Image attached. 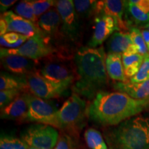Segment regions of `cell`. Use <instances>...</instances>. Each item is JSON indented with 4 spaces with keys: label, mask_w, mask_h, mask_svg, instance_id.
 Instances as JSON below:
<instances>
[{
    "label": "cell",
    "mask_w": 149,
    "mask_h": 149,
    "mask_svg": "<svg viewBox=\"0 0 149 149\" xmlns=\"http://www.w3.org/2000/svg\"><path fill=\"white\" fill-rule=\"evenodd\" d=\"M149 108V98L135 100L120 92L98 93L87 107V117L102 126H116Z\"/></svg>",
    "instance_id": "cell-1"
},
{
    "label": "cell",
    "mask_w": 149,
    "mask_h": 149,
    "mask_svg": "<svg viewBox=\"0 0 149 149\" xmlns=\"http://www.w3.org/2000/svg\"><path fill=\"white\" fill-rule=\"evenodd\" d=\"M106 55L103 47H80L74 54L77 79L72 89L74 93L93 100L108 85Z\"/></svg>",
    "instance_id": "cell-2"
},
{
    "label": "cell",
    "mask_w": 149,
    "mask_h": 149,
    "mask_svg": "<svg viewBox=\"0 0 149 149\" xmlns=\"http://www.w3.org/2000/svg\"><path fill=\"white\" fill-rule=\"evenodd\" d=\"M109 149H149V116L128 119L105 132Z\"/></svg>",
    "instance_id": "cell-3"
},
{
    "label": "cell",
    "mask_w": 149,
    "mask_h": 149,
    "mask_svg": "<svg viewBox=\"0 0 149 149\" xmlns=\"http://www.w3.org/2000/svg\"><path fill=\"white\" fill-rule=\"evenodd\" d=\"M86 111L85 100L79 95L73 93L57 111L51 126L78 137L79 131L84 126Z\"/></svg>",
    "instance_id": "cell-4"
},
{
    "label": "cell",
    "mask_w": 149,
    "mask_h": 149,
    "mask_svg": "<svg viewBox=\"0 0 149 149\" xmlns=\"http://www.w3.org/2000/svg\"><path fill=\"white\" fill-rule=\"evenodd\" d=\"M59 136V132L55 128L44 124L28 126L21 134L22 139L28 146L37 149H53Z\"/></svg>",
    "instance_id": "cell-5"
},
{
    "label": "cell",
    "mask_w": 149,
    "mask_h": 149,
    "mask_svg": "<svg viewBox=\"0 0 149 149\" xmlns=\"http://www.w3.org/2000/svg\"><path fill=\"white\" fill-rule=\"evenodd\" d=\"M28 111L22 122H35L51 126L58 110L53 102L40 98L30 93H26Z\"/></svg>",
    "instance_id": "cell-6"
},
{
    "label": "cell",
    "mask_w": 149,
    "mask_h": 149,
    "mask_svg": "<svg viewBox=\"0 0 149 149\" xmlns=\"http://www.w3.org/2000/svg\"><path fill=\"white\" fill-rule=\"evenodd\" d=\"M55 52L51 44L46 42L40 34L31 37L19 48L15 49L1 48V57L7 55H17L37 61L50 56Z\"/></svg>",
    "instance_id": "cell-7"
},
{
    "label": "cell",
    "mask_w": 149,
    "mask_h": 149,
    "mask_svg": "<svg viewBox=\"0 0 149 149\" xmlns=\"http://www.w3.org/2000/svg\"><path fill=\"white\" fill-rule=\"evenodd\" d=\"M43 77L57 85L69 88L76 81L77 73L69 64L64 61L53 60L48 61L37 70Z\"/></svg>",
    "instance_id": "cell-8"
},
{
    "label": "cell",
    "mask_w": 149,
    "mask_h": 149,
    "mask_svg": "<svg viewBox=\"0 0 149 149\" xmlns=\"http://www.w3.org/2000/svg\"><path fill=\"white\" fill-rule=\"evenodd\" d=\"M55 8L61 20V33L67 39L76 42L80 37L79 17L74 9L73 1H56Z\"/></svg>",
    "instance_id": "cell-9"
},
{
    "label": "cell",
    "mask_w": 149,
    "mask_h": 149,
    "mask_svg": "<svg viewBox=\"0 0 149 149\" xmlns=\"http://www.w3.org/2000/svg\"><path fill=\"white\" fill-rule=\"evenodd\" d=\"M27 92L44 100L60 97L68 88L57 85L43 77L37 71L25 75Z\"/></svg>",
    "instance_id": "cell-10"
},
{
    "label": "cell",
    "mask_w": 149,
    "mask_h": 149,
    "mask_svg": "<svg viewBox=\"0 0 149 149\" xmlns=\"http://www.w3.org/2000/svg\"><path fill=\"white\" fill-rule=\"evenodd\" d=\"M37 26L41 36L50 44L51 41L62 35L61 17L56 8H52L41 16L38 19Z\"/></svg>",
    "instance_id": "cell-11"
},
{
    "label": "cell",
    "mask_w": 149,
    "mask_h": 149,
    "mask_svg": "<svg viewBox=\"0 0 149 149\" xmlns=\"http://www.w3.org/2000/svg\"><path fill=\"white\" fill-rule=\"evenodd\" d=\"M117 31L115 20L111 17L100 15L95 17L94 31L88 46L97 48Z\"/></svg>",
    "instance_id": "cell-12"
},
{
    "label": "cell",
    "mask_w": 149,
    "mask_h": 149,
    "mask_svg": "<svg viewBox=\"0 0 149 149\" xmlns=\"http://www.w3.org/2000/svg\"><path fill=\"white\" fill-rule=\"evenodd\" d=\"M1 16L7 23L8 32L19 33L29 38L40 34L36 24L22 17L12 10L6 11Z\"/></svg>",
    "instance_id": "cell-13"
},
{
    "label": "cell",
    "mask_w": 149,
    "mask_h": 149,
    "mask_svg": "<svg viewBox=\"0 0 149 149\" xmlns=\"http://www.w3.org/2000/svg\"><path fill=\"white\" fill-rule=\"evenodd\" d=\"M1 64L8 71L19 76H25L36 70L37 61L17 55L1 57Z\"/></svg>",
    "instance_id": "cell-14"
},
{
    "label": "cell",
    "mask_w": 149,
    "mask_h": 149,
    "mask_svg": "<svg viewBox=\"0 0 149 149\" xmlns=\"http://www.w3.org/2000/svg\"><path fill=\"white\" fill-rule=\"evenodd\" d=\"M126 6V1L107 0L104 1V6L102 13V15L111 17L115 20L117 31L122 32L129 30L124 20Z\"/></svg>",
    "instance_id": "cell-15"
},
{
    "label": "cell",
    "mask_w": 149,
    "mask_h": 149,
    "mask_svg": "<svg viewBox=\"0 0 149 149\" xmlns=\"http://www.w3.org/2000/svg\"><path fill=\"white\" fill-rule=\"evenodd\" d=\"M28 111L26 93H22L15 100L1 110V118L21 122Z\"/></svg>",
    "instance_id": "cell-16"
},
{
    "label": "cell",
    "mask_w": 149,
    "mask_h": 149,
    "mask_svg": "<svg viewBox=\"0 0 149 149\" xmlns=\"http://www.w3.org/2000/svg\"><path fill=\"white\" fill-rule=\"evenodd\" d=\"M113 88L118 92L123 93L135 100H144L149 98V79L141 83H131L130 81L113 84Z\"/></svg>",
    "instance_id": "cell-17"
},
{
    "label": "cell",
    "mask_w": 149,
    "mask_h": 149,
    "mask_svg": "<svg viewBox=\"0 0 149 149\" xmlns=\"http://www.w3.org/2000/svg\"><path fill=\"white\" fill-rule=\"evenodd\" d=\"M105 64L107 74L111 79L120 82L128 81L124 73L121 54L109 53L106 57Z\"/></svg>",
    "instance_id": "cell-18"
},
{
    "label": "cell",
    "mask_w": 149,
    "mask_h": 149,
    "mask_svg": "<svg viewBox=\"0 0 149 149\" xmlns=\"http://www.w3.org/2000/svg\"><path fill=\"white\" fill-rule=\"evenodd\" d=\"M133 45L129 32L115 31L109 38L107 46L109 53H117L122 55L128 48Z\"/></svg>",
    "instance_id": "cell-19"
},
{
    "label": "cell",
    "mask_w": 149,
    "mask_h": 149,
    "mask_svg": "<svg viewBox=\"0 0 149 149\" xmlns=\"http://www.w3.org/2000/svg\"><path fill=\"white\" fill-rule=\"evenodd\" d=\"M124 20L129 30L131 28H137V26L143 28L149 23V15L130 1H126Z\"/></svg>",
    "instance_id": "cell-20"
},
{
    "label": "cell",
    "mask_w": 149,
    "mask_h": 149,
    "mask_svg": "<svg viewBox=\"0 0 149 149\" xmlns=\"http://www.w3.org/2000/svg\"><path fill=\"white\" fill-rule=\"evenodd\" d=\"M0 90H19L23 93H28L25 76H19L1 72Z\"/></svg>",
    "instance_id": "cell-21"
},
{
    "label": "cell",
    "mask_w": 149,
    "mask_h": 149,
    "mask_svg": "<svg viewBox=\"0 0 149 149\" xmlns=\"http://www.w3.org/2000/svg\"><path fill=\"white\" fill-rule=\"evenodd\" d=\"M124 73L127 79H131L139 72L144 59V56L137 53L131 55H122Z\"/></svg>",
    "instance_id": "cell-22"
},
{
    "label": "cell",
    "mask_w": 149,
    "mask_h": 149,
    "mask_svg": "<svg viewBox=\"0 0 149 149\" xmlns=\"http://www.w3.org/2000/svg\"><path fill=\"white\" fill-rule=\"evenodd\" d=\"M84 139L90 149H108L101 133L95 128H90L86 130Z\"/></svg>",
    "instance_id": "cell-23"
},
{
    "label": "cell",
    "mask_w": 149,
    "mask_h": 149,
    "mask_svg": "<svg viewBox=\"0 0 149 149\" xmlns=\"http://www.w3.org/2000/svg\"><path fill=\"white\" fill-rule=\"evenodd\" d=\"M97 2L94 0H74L73 4L79 17L86 19L95 15Z\"/></svg>",
    "instance_id": "cell-24"
},
{
    "label": "cell",
    "mask_w": 149,
    "mask_h": 149,
    "mask_svg": "<svg viewBox=\"0 0 149 149\" xmlns=\"http://www.w3.org/2000/svg\"><path fill=\"white\" fill-rule=\"evenodd\" d=\"M29 146L22 139L15 136L1 135L0 149H28Z\"/></svg>",
    "instance_id": "cell-25"
},
{
    "label": "cell",
    "mask_w": 149,
    "mask_h": 149,
    "mask_svg": "<svg viewBox=\"0 0 149 149\" xmlns=\"http://www.w3.org/2000/svg\"><path fill=\"white\" fill-rule=\"evenodd\" d=\"M129 33L131 36L132 40H133V44L137 48L138 53L144 57L148 55L149 52L148 48L145 43L141 30L139 28H131L129 30Z\"/></svg>",
    "instance_id": "cell-26"
},
{
    "label": "cell",
    "mask_w": 149,
    "mask_h": 149,
    "mask_svg": "<svg viewBox=\"0 0 149 149\" xmlns=\"http://www.w3.org/2000/svg\"><path fill=\"white\" fill-rule=\"evenodd\" d=\"M14 11L15 13L22 17L37 24L38 18L35 15L33 8L28 1H22L18 3L14 8Z\"/></svg>",
    "instance_id": "cell-27"
},
{
    "label": "cell",
    "mask_w": 149,
    "mask_h": 149,
    "mask_svg": "<svg viewBox=\"0 0 149 149\" xmlns=\"http://www.w3.org/2000/svg\"><path fill=\"white\" fill-rule=\"evenodd\" d=\"M34 11L37 18L46 13L47 11L56 5V1L52 0H40V1H28Z\"/></svg>",
    "instance_id": "cell-28"
},
{
    "label": "cell",
    "mask_w": 149,
    "mask_h": 149,
    "mask_svg": "<svg viewBox=\"0 0 149 149\" xmlns=\"http://www.w3.org/2000/svg\"><path fill=\"white\" fill-rule=\"evenodd\" d=\"M75 137L66 132L61 131L58 141L54 149H76L77 141Z\"/></svg>",
    "instance_id": "cell-29"
},
{
    "label": "cell",
    "mask_w": 149,
    "mask_h": 149,
    "mask_svg": "<svg viewBox=\"0 0 149 149\" xmlns=\"http://www.w3.org/2000/svg\"><path fill=\"white\" fill-rule=\"evenodd\" d=\"M148 79H149V54L145 56L139 72L130 79V81L131 83H141Z\"/></svg>",
    "instance_id": "cell-30"
},
{
    "label": "cell",
    "mask_w": 149,
    "mask_h": 149,
    "mask_svg": "<svg viewBox=\"0 0 149 149\" xmlns=\"http://www.w3.org/2000/svg\"><path fill=\"white\" fill-rule=\"evenodd\" d=\"M23 93L19 90H6L0 92V107L1 110L8 106Z\"/></svg>",
    "instance_id": "cell-31"
},
{
    "label": "cell",
    "mask_w": 149,
    "mask_h": 149,
    "mask_svg": "<svg viewBox=\"0 0 149 149\" xmlns=\"http://www.w3.org/2000/svg\"><path fill=\"white\" fill-rule=\"evenodd\" d=\"M130 1L138 6L144 13L149 15V0H131Z\"/></svg>",
    "instance_id": "cell-32"
},
{
    "label": "cell",
    "mask_w": 149,
    "mask_h": 149,
    "mask_svg": "<svg viewBox=\"0 0 149 149\" xmlns=\"http://www.w3.org/2000/svg\"><path fill=\"white\" fill-rule=\"evenodd\" d=\"M16 2L17 1H14V0H1L0 1V10H1V12H3V13H5V11L7 9H8Z\"/></svg>",
    "instance_id": "cell-33"
},
{
    "label": "cell",
    "mask_w": 149,
    "mask_h": 149,
    "mask_svg": "<svg viewBox=\"0 0 149 149\" xmlns=\"http://www.w3.org/2000/svg\"><path fill=\"white\" fill-rule=\"evenodd\" d=\"M7 31H8V25L5 20L3 19V18L1 16V19H0V35L1 36H3L6 34Z\"/></svg>",
    "instance_id": "cell-34"
},
{
    "label": "cell",
    "mask_w": 149,
    "mask_h": 149,
    "mask_svg": "<svg viewBox=\"0 0 149 149\" xmlns=\"http://www.w3.org/2000/svg\"><path fill=\"white\" fill-rule=\"evenodd\" d=\"M141 33H142L143 37H144L145 43H146L149 52V31L146 29H142L141 30Z\"/></svg>",
    "instance_id": "cell-35"
},
{
    "label": "cell",
    "mask_w": 149,
    "mask_h": 149,
    "mask_svg": "<svg viewBox=\"0 0 149 149\" xmlns=\"http://www.w3.org/2000/svg\"><path fill=\"white\" fill-rule=\"evenodd\" d=\"M143 29H146V30H148V31H149V23L148 24H146V26H144V27L142 28Z\"/></svg>",
    "instance_id": "cell-36"
},
{
    "label": "cell",
    "mask_w": 149,
    "mask_h": 149,
    "mask_svg": "<svg viewBox=\"0 0 149 149\" xmlns=\"http://www.w3.org/2000/svg\"><path fill=\"white\" fill-rule=\"evenodd\" d=\"M28 149H37V148H33V147H31V146H29V148H28Z\"/></svg>",
    "instance_id": "cell-37"
}]
</instances>
